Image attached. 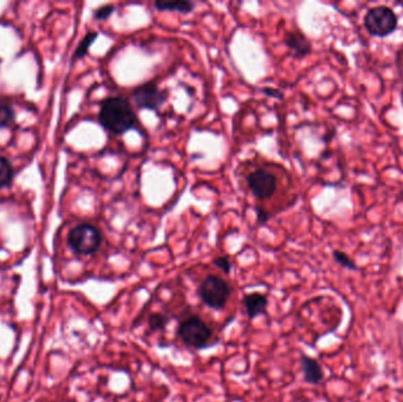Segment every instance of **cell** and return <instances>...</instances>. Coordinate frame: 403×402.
Returning <instances> with one entry per match:
<instances>
[{"mask_svg": "<svg viewBox=\"0 0 403 402\" xmlns=\"http://www.w3.org/2000/svg\"><path fill=\"white\" fill-rule=\"evenodd\" d=\"M99 124L113 135L122 136L136 127V114L128 99L122 96L107 97L99 107Z\"/></svg>", "mask_w": 403, "mask_h": 402, "instance_id": "cell-1", "label": "cell"}, {"mask_svg": "<svg viewBox=\"0 0 403 402\" xmlns=\"http://www.w3.org/2000/svg\"><path fill=\"white\" fill-rule=\"evenodd\" d=\"M197 293L203 304L215 310H221L230 299L232 288L222 277L208 275L202 281Z\"/></svg>", "mask_w": 403, "mask_h": 402, "instance_id": "cell-2", "label": "cell"}, {"mask_svg": "<svg viewBox=\"0 0 403 402\" xmlns=\"http://www.w3.org/2000/svg\"><path fill=\"white\" fill-rule=\"evenodd\" d=\"M103 241V235L98 228L89 223H82L71 230L67 243L74 253L92 255L98 251Z\"/></svg>", "mask_w": 403, "mask_h": 402, "instance_id": "cell-3", "label": "cell"}, {"mask_svg": "<svg viewBox=\"0 0 403 402\" xmlns=\"http://www.w3.org/2000/svg\"><path fill=\"white\" fill-rule=\"evenodd\" d=\"M177 335L190 348L203 349L209 346L213 330L201 317L194 315L181 322Z\"/></svg>", "mask_w": 403, "mask_h": 402, "instance_id": "cell-4", "label": "cell"}, {"mask_svg": "<svg viewBox=\"0 0 403 402\" xmlns=\"http://www.w3.org/2000/svg\"><path fill=\"white\" fill-rule=\"evenodd\" d=\"M364 28L371 36L386 37L397 28V16L386 6L371 8L364 17Z\"/></svg>", "mask_w": 403, "mask_h": 402, "instance_id": "cell-5", "label": "cell"}, {"mask_svg": "<svg viewBox=\"0 0 403 402\" xmlns=\"http://www.w3.org/2000/svg\"><path fill=\"white\" fill-rule=\"evenodd\" d=\"M169 98V91L158 87L155 82H148L132 91V99L140 109L158 111Z\"/></svg>", "mask_w": 403, "mask_h": 402, "instance_id": "cell-6", "label": "cell"}, {"mask_svg": "<svg viewBox=\"0 0 403 402\" xmlns=\"http://www.w3.org/2000/svg\"><path fill=\"white\" fill-rule=\"evenodd\" d=\"M247 183L252 195L259 200L272 198L277 189V178L275 175L264 169H257L254 173H249Z\"/></svg>", "mask_w": 403, "mask_h": 402, "instance_id": "cell-7", "label": "cell"}, {"mask_svg": "<svg viewBox=\"0 0 403 402\" xmlns=\"http://www.w3.org/2000/svg\"><path fill=\"white\" fill-rule=\"evenodd\" d=\"M284 44L297 58L305 57V56H308L312 52L310 41L298 30H294V31H289V32L285 33Z\"/></svg>", "mask_w": 403, "mask_h": 402, "instance_id": "cell-8", "label": "cell"}, {"mask_svg": "<svg viewBox=\"0 0 403 402\" xmlns=\"http://www.w3.org/2000/svg\"><path fill=\"white\" fill-rule=\"evenodd\" d=\"M268 304L267 295L262 293H250L243 297V306L246 308L249 320H254L259 315H265Z\"/></svg>", "mask_w": 403, "mask_h": 402, "instance_id": "cell-9", "label": "cell"}, {"mask_svg": "<svg viewBox=\"0 0 403 402\" xmlns=\"http://www.w3.org/2000/svg\"><path fill=\"white\" fill-rule=\"evenodd\" d=\"M301 366L303 370V379L307 383L310 385H318L321 383L322 380L325 378V373L322 370L321 365L308 355H301Z\"/></svg>", "mask_w": 403, "mask_h": 402, "instance_id": "cell-10", "label": "cell"}, {"mask_svg": "<svg viewBox=\"0 0 403 402\" xmlns=\"http://www.w3.org/2000/svg\"><path fill=\"white\" fill-rule=\"evenodd\" d=\"M155 8L157 11H170V12L183 13L189 14L193 12L195 4L186 0H176V1H155Z\"/></svg>", "mask_w": 403, "mask_h": 402, "instance_id": "cell-11", "label": "cell"}, {"mask_svg": "<svg viewBox=\"0 0 403 402\" xmlns=\"http://www.w3.org/2000/svg\"><path fill=\"white\" fill-rule=\"evenodd\" d=\"M170 322V317L163 313H153L149 316V328L153 332H163Z\"/></svg>", "mask_w": 403, "mask_h": 402, "instance_id": "cell-12", "label": "cell"}, {"mask_svg": "<svg viewBox=\"0 0 403 402\" xmlns=\"http://www.w3.org/2000/svg\"><path fill=\"white\" fill-rule=\"evenodd\" d=\"M12 180V165L5 157H0V189L11 184Z\"/></svg>", "mask_w": 403, "mask_h": 402, "instance_id": "cell-13", "label": "cell"}, {"mask_svg": "<svg viewBox=\"0 0 403 402\" xmlns=\"http://www.w3.org/2000/svg\"><path fill=\"white\" fill-rule=\"evenodd\" d=\"M98 36L97 32H89L85 37L83 38L82 41L79 43L78 47L76 50V52L74 54V61L80 59L87 54V51L90 49V46L94 44V41H96V38Z\"/></svg>", "mask_w": 403, "mask_h": 402, "instance_id": "cell-14", "label": "cell"}, {"mask_svg": "<svg viewBox=\"0 0 403 402\" xmlns=\"http://www.w3.org/2000/svg\"><path fill=\"white\" fill-rule=\"evenodd\" d=\"M333 257L334 260L341 266V267L347 268V269H349V271H356V269H358L356 263H355L354 261L351 260V257L348 256L346 253H343V251H334Z\"/></svg>", "mask_w": 403, "mask_h": 402, "instance_id": "cell-15", "label": "cell"}, {"mask_svg": "<svg viewBox=\"0 0 403 402\" xmlns=\"http://www.w3.org/2000/svg\"><path fill=\"white\" fill-rule=\"evenodd\" d=\"M13 110L8 104L0 103V127H8L13 120Z\"/></svg>", "mask_w": 403, "mask_h": 402, "instance_id": "cell-16", "label": "cell"}, {"mask_svg": "<svg viewBox=\"0 0 403 402\" xmlns=\"http://www.w3.org/2000/svg\"><path fill=\"white\" fill-rule=\"evenodd\" d=\"M213 263H214V266H216L218 269H221L226 275L230 274L232 264H231L229 256H226V255H224V256H218V257L214 259Z\"/></svg>", "mask_w": 403, "mask_h": 402, "instance_id": "cell-17", "label": "cell"}, {"mask_svg": "<svg viewBox=\"0 0 403 402\" xmlns=\"http://www.w3.org/2000/svg\"><path fill=\"white\" fill-rule=\"evenodd\" d=\"M115 12V6L113 5H104L97 8L95 11V19L97 21H107V18L112 16Z\"/></svg>", "mask_w": 403, "mask_h": 402, "instance_id": "cell-18", "label": "cell"}, {"mask_svg": "<svg viewBox=\"0 0 403 402\" xmlns=\"http://www.w3.org/2000/svg\"><path fill=\"white\" fill-rule=\"evenodd\" d=\"M255 211L257 223H259V226H264L272 218V215L268 213L267 210L262 209V208L255 207Z\"/></svg>", "mask_w": 403, "mask_h": 402, "instance_id": "cell-19", "label": "cell"}, {"mask_svg": "<svg viewBox=\"0 0 403 402\" xmlns=\"http://www.w3.org/2000/svg\"><path fill=\"white\" fill-rule=\"evenodd\" d=\"M263 94L268 97H272V98L275 99H283V94L281 92L280 90H277V89H274V87H264Z\"/></svg>", "mask_w": 403, "mask_h": 402, "instance_id": "cell-20", "label": "cell"}]
</instances>
